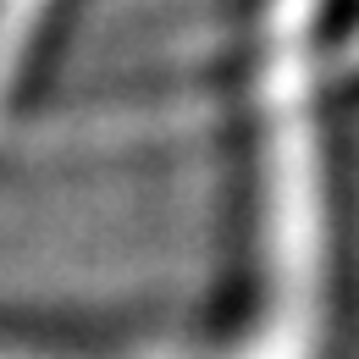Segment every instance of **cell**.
<instances>
[{
  "label": "cell",
  "instance_id": "obj_1",
  "mask_svg": "<svg viewBox=\"0 0 359 359\" xmlns=\"http://www.w3.org/2000/svg\"><path fill=\"white\" fill-rule=\"evenodd\" d=\"M55 11H61V0H0V105L22 83V72H28L39 39L50 34Z\"/></svg>",
  "mask_w": 359,
  "mask_h": 359
}]
</instances>
